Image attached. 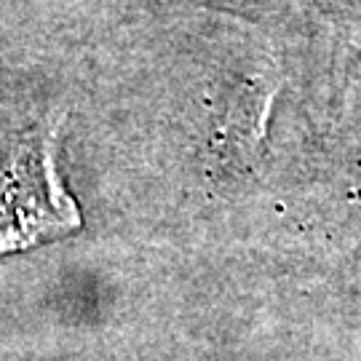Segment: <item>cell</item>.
I'll return each instance as SVG.
<instances>
[{"label": "cell", "instance_id": "1", "mask_svg": "<svg viewBox=\"0 0 361 361\" xmlns=\"http://www.w3.org/2000/svg\"><path fill=\"white\" fill-rule=\"evenodd\" d=\"M56 126L30 134L19 145L0 188V255L59 238L80 225L78 209L54 169Z\"/></svg>", "mask_w": 361, "mask_h": 361}]
</instances>
